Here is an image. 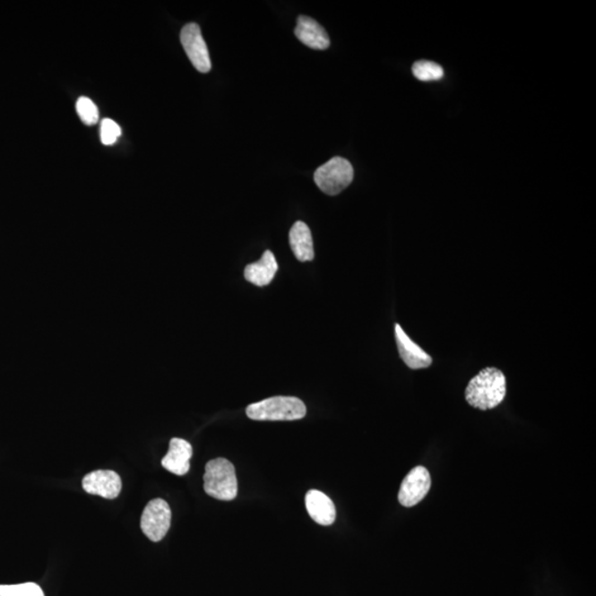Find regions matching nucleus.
I'll list each match as a JSON object with an SVG mask.
<instances>
[{"mask_svg": "<svg viewBox=\"0 0 596 596\" xmlns=\"http://www.w3.org/2000/svg\"><path fill=\"white\" fill-rule=\"evenodd\" d=\"M506 391V376L499 369L488 367L467 384L465 399L471 407L488 411L504 402Z\"/></svg>", "mask_w": 596, "mask_h": 596, "instance_id": "obj_1", "label": "nucleus"}, {"mask_svg": "<svg viewBox=\"0 0 596 596\" xmlns=\"http://www.w3.org/2000/svg\"><path fill=\"white\" fill-rule=\"evenodd\" d=\"M247 417L255 421H295L307 416V407L295 397H273L250 404Z\"/></svg>", "mask_w": 596, "mask_h": 596, "instance_id": "obj_2", "label": "nucleus"}, {"mask_svg": "<svg viewBox=\"0 0 596 596\" xmlns=\"http://www.w3.org/2000/svg\"><path fill=\"white\" fill-rule=\"evenodd\" d=\"M203 483L204 492L213 498L231 502L237 497L238 479L235 466L222 457L207 462Z\"/></svg>", "mask_w": 596, "mask_h": 596, "instance_id": "obj_3", "label": "nucleus"}, {"mask_svg": "<svg viewBox=\"0 0 596 596\" xmlns=\"http://www.w3.org/2000/svg\"><path fill=\"white\" fill-rule=\"evenodd\" d=\"M315 184L324 194L336 195L354 180V168L342 157H333L315 171Z\"/></svg>", "mask_w": 596, "mask_h": 596, "instance_id": "obj_4", "label": "nucleus"}, {"mask_svg": "<svg viewBox=\"0 0 596 596\" xmlns=\"http://www.w3.org/2000/svg\"><path fill=\"white\" fill-rule=\"evenodd\" d=\"M171 523V510L164 499L151 500L143 512L141 528L151 541H160L168 532Z\"/></svg>", "mask_w": 596, "mask_h": 596, "instance_id": "obj_5", "label": "nucleus"}, {"mask_svg": "<svg viewBox=\"0 0 596 596\" xmlns=\"http://www.w3.org/2000/svg\"><path fill=\"white\" fill-rule=\"evenodd\" d=\"M180 41L194 68L199 73H208L212 70V60L202 30L197 23L190 22L183 28L180 32Z\"/></svg>", "mask_w": 596, "mask_h": 596, "instance_id": "obj_6", "label": "nucleus"}, {"mask_svg": "<svg viewBox=\"0 0 596 596\" xmlns=\"http://www.w3.org/2000/svg\"><path fill=\"white\" fill-rule=\"evenodd\" d=\"M431 488V475L426 467L417 466L405 476L399 490V503L413 507L427 497Z\"/></svg>", "mask_w": 596, "mask_h": 596, "instance_id": "obj_7", "label": "nucleus"}, {"mask_svg": "<svg viewBox=\"0 0 596 596\" xmlns=\"http://www.w3.org/2000/svg\"><path fill=\"white\" fill-rule=\"evenodd\" d=\"M82 486L88 494L114 499L121 493L122 479L114 471H95L84 476Z\"/></svg>", "mask_w": 596, "mask_h": 596, "instance_id": "obj_8", "label": "nucleus"}, {"mask_svg": "<svg viewBox=\"0 0 596 596\" xmlns=\"http://www.w3.org/2000/svg\"><path fill=\"white\" fill-rule=\"evenodd\" d=\"M394 333L399 355L410 369H426L432 365V357L413 341L399 324H395Z\"/></svg>", "mask_w": 596, "mask_h": 596, "instance_id": "obj_9", "label": "nucleus"}, {"mask_svg": "<svg viewBox=\"0 0 596 596\" xmlns=\"http://www.w3.org/2000/svg\"><path fill=\"white\" fill-rule=\"evenodd\" d=\"M192 456L193 446L189 442L183 440V438H171L169 451L161 461V465L170 473L184 476L190 470Z\"/></svg>", "mask_w": 596, "mask_h": 596, "instance_id": "obj_10", "label": "nucleus"}, {"mask_svg": "<svg viewBox=\"0 0 596 596\" xmlns=\"http://www.w3.org/2000/svg\"><path fill=\"white\" fill-rule=\"evenodd\" d=\"M295 36L302 44L315 50H326L331 45L326 30L311 17H298Z\"/></svg>", "mask_w": 596, "mask_h": 596, "instance_id": "obj_11", "label": "nucleus"}, {"mask_svg": "<svg viewBox=\"0 0 596 596\" xmlns=\"http://www.w3.org/2000/svg\"><path fill=\"white\" fill-rule=\"evenodd\" d=\"M309 516L322 526H331L336 519V507L327 495L319 490H309L305 497Z\"/></svg>", "mask_w": 596, "mask_h": 596, "instance_id": "obj_12", "label": "nucleus"}, {"mask_svg": "<svg viewBox=\"0 0 596 596\" xmlns=\"http://www.w3.org/2000/svg\"><path fill=\"white\" fill-rule=\"evenodd\" d=\"M278 270L279 265L274 255L271 251H265L259 261L246 266L245 278L247 282L256 286H266L273 281Z\"/></svg>", "mask_w": 596, "mask_h": 596, "instance_id": "obj_13", "label": "nucleus"}, {"mask_svg": "<svg viewBox=\"0 0 596 596\" xmlns=\"http://www.w3.org/2000/svg\"><path fill=\"white\" fill-rule=\"evenodd\" d=\"M289 245L295 256L300 262L314 259V245L312 232L307 223L298 221L289 231Z\"/></svg>", "mask_w": 596, "mask_h": 596, "instance_id": "obj_14", "label": "nucleus"}, {"mask_svg": "<svg viewBox=\"0 0 596 596\" xmlns=\"http://www.w3.org/2000/svg\"><path fill=\"white\" fill-rule=\"evenodd\" d=\"M412 73L418 80L424 82L441 80L445 75L442 66L431 61L416 62L412 66Z\"/></svg>", "mask_w": 596, "mask_h": 596, "instance_id": "obj_15", "label": "nucleus"}, {"mask_svg": "<svg viewBox=\"0 0 596 596\" xmlns=\"http://www.w3.org/2000/svg\"><path fill=\"white\" fill-rule=\"evenodd\" d=\"M0 596H45L39 585L28 583L0 585Z\"/></svg>", "mask_w": 596, "mask_h": 596, "instance_id": "obj_16", "label": "nucleus"}, {"mask_svg": "<svg viewBox=\"0 0 596 596\" xmlns=\"http://www.w3.org/2000/svg\"><path fill=\"white\" fill-rule=\"evenodd\" d=\"M76 111H78L81 121L87 125H93L99 121V108L89 98L82 97L78 99Z\"/></svg>", "mask_w": 596, "mask_h": 596, "instance_id": "obj_17", "label": "nucleus"}, {"mask_svg": "<svg viewBox=\"0 0 596 596\" xmlns=\"http://www.w3.org/2000/svg\"><path fill=\"white\" fill-rule=\"evenodd\" d=\"M122 130L117 122L111 118H104L101 123V142L104 145L116 144L117 138L121 136Z\"/></svg>", "mask_w": 596, "mask_h": 596, "instance_id": "obj_18", "label": "nucleus"}]
</instances>
